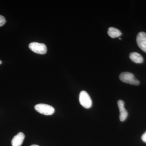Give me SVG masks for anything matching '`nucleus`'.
<instances>
[{"instance_id":"nucleus-9","label":"nucleus","mask_w":146,"mask_h":146,"mask_svg":"<svg viewBox=\"0 0 146 146\" xmlns=\"http://www.w3.org/2000/svg\"><path fill=\"white\" fill-rule=\"evenodd\" d=\"M108 33L109 36L112 38L120 37L122 35L120 30L114 27H110L108 29Z\"/></svg>"},{"instance_id":"nucleus-14","label":"nucleus","mask_w":146,"mask_h":146,"mask_svg":"<svg viewBox=\"0 0 146 146\" xmlns=\"http://www.w3.org/2000/svg\"><path fill=\"white\" fill-rule=\"evenodd\" d=\"M119 39H121V38H119Z\"/></svg>"},{"instance_id":"nucleus-4","label":"nucleus","mask_w":146,"mask_h":146,"mask_svg":"<svg viewBox=\"0 0 146 146\" xmlns=\"http://www.w3.org/2000/svg\"><path fill=\"white\" fill-rule=\"evenodd\" d=\"M29 48L33 52L39 54H44L47 52V48L46 45L44 44L32 42L29 45Z\"/></svg>"},{"instance_id":"nucleus-7","label":"nucleus","mask_w":146,"mask_h":146,"mask_svg":"<svg viewBox=\"0 0 146 146\" xmlns=\"http://www.w3.org/2000/svg\"><path fill=\"white\" fill-rule=\"evenodd\" d=\"M25 135L22 132H19L13 137L11 141L12 146H21L25 139Z\"/></svg>"},{"instance_id":"nucleus-3","label":"nucleus","mask_w":146,"mask_h":146,"mask_svg":"<svg viewBox=\"0 0 146 146\" xmlns=\"http://www.w3.org/2000/svg\"><path fill=\"white\" fill-rule=\"evenodd\" d=\"M79 102L80 104L86 109H89L92 106V102L89 94L86 91H82L79 95Z\"/></svg>"},{"instance_id":"nucleus-12","label":"nucleus","mask_w":146,"mask_h":146,"mask_svg":"<svg viewBox=\"0 0 146 146\" xmlns=\"http://www.w3.org/2000/svg\"><path fill=\"white\" fill-rule=\"evenodd\" d=\"M30 146H39V145H32Z\"/></svg>"},{"instance_id":"nucleus-6","label":"nucleus","mask_w":146,"mask_h":146,"mask_svg":"<svg viewBox=\"0 0 146 146\" xmlns=\"http://www.w3.org/2000/svg\"><path fill=\"white\" fill-rule=\"evenodd\" d=\"M118 107L120 112L119 119L121 121H124L126 119L128 116L127 111L125 108L124 102L122 100H119L117 102Z\"/></svg>"},{"instance_id":"nucleus-5","label":"nucleus","mask_w":146,"mask_h":146,"mask_svg":"<svg viewBox=\"0 0 146 146\" xmlns=\"http://www.w3.org/2000/svg\"><path fill=\"white\" fill-rule=\"evenodd\" d=\"M136 42L138 47L143 51L146 53V33L141 32L138 33L136 37Z\"/></svg>"},{"instance_id":"nucleus-10","label":"nucleus","mask_w":146,"mask_h":146,"mask_svg":"<svg viewBox=\"0 0 146 146\" xmlns=\"http://www.w3.org/2000/svg\"><path fill=\"white\" fill-rule=\"evenodd\" d=\"M6 21L5 18L4 16L0 15V27H2L5 24Z\"/></svg>"},{"instance_id":"nucleus-1","label":"nucleus","mask_w":146,"mask_h":146,"mask_svg":"<svg viewBox=\"0 0 146 146\" xmlns=\"http://www.w3.org/2000/svg\"><path fill=\"white\" fill-rule=\"evenodd\" d=\"M119 78L121 81L132 85H138L140 81L135 78L134 75L128 72H125L120 74Z\"/></svg>"},{"instance_id":"nucleus-8","label":"nucleus","mask_w":146,"mask_h":146,"mask_svg":"<svg viewBox=\"0 0 146 146\" xmlns=\"http://www.w3.org/2000/svg\"><path fill=\"white\" fill-rule=\"evenodd\" d=\"M129 58L133 62L136 63H142L143 62V58L138 53L133 52L129 54Z\"/></svg>"},{"instance_id":"nucleus-2","label":"nucleus","mask_w":146,"mask_h":146,"mask_svg":"<svg viewBox=\"0 0 146 146\" xmlns=\"http://www.w3.org/2000/svg\"><path fill=\"white\" fill-rule=\"evenodd\" d=\"M35 109L40 114L45 115H51L54 112L55 110L52 106L49 105L39 104L35 106Z\"/></svg>"},{"instance_id":"nucleus-11","label":"nucleus","mask_w":146,"mask_h":146,"mask_svg":"<svg viewBox=\"0 0 146 146\" xmlns=\"http://www.w3.org/2000/svg\"><path fill=\"white\" fill-rule=\"evenodd\" d=\"M141 138H142V141L145 142V143H146V131L142 135Z\"/></svg>"},{"instance_id":"nucleus-13","label":"nucleus","mask_w":146,"mask_h":146,"mask_svg":"<svg viewBox=\"0 0 146 146\" xmlns=\"http://www.w3.org/2000/svg\"><path fill=\"white\" fill-rule=\"evenodd\" d=\"M2 63V61L1 60H0V65Z\"/></svg>"}]
</instances>
